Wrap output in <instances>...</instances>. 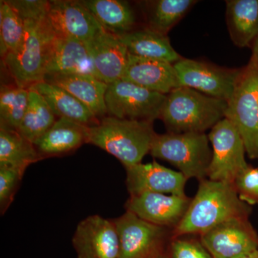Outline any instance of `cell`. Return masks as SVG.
<instances>
[{
    "instance_id": "obj_1",
    "label": "cell",
    "mask_w": 258,
    "mask_h": 258,
    "mask_svg": "<svg viewBox=\"0 0 258 258\" xmlns=\"http://www.w3.org/2000/svg\"><path fill=\"white\" fill-rule=\"evenodd\" d=\"M251 212L250 205L240 200L233 184L204 179L199 181L198 192L173 236L201 235L232 219L249 218Z\"/></svg>"
},
{
    "instance_id": "obj_2",
    "label": "cell",
    "mask_w": 258,
    "mask_h": 258,
    "mask_svg": "<svg viewBox=\"0 0 258 258\" xmlns=\"http://www.w3.org/2000/svg\"><path fill=\"white\" fill-rule=\"evenodd\" d=\"M153 123L105 116L88 127L87 143L101 148L123 166L142 163L150 153L156 135Z\"/></svg>"
},
{
    "instance_id": "obj_3",
    "label": "cell",
    "mask_w": 258,
    "mask_h": 258,
    "mask_svg": "<svg viewBox=\"0 0 258 258\" xmlns=\"http://www.w3.org/2000/svg\"><path fill=\"white\" fill-rule=\"evenodd\" d=\"M227 107L224 100L180 86L166 95L160 118L170 133H205L225 118Z\"/></svg>"
},
{
    "instance_id": "obj_4",
    "label": "cell",
    "mask_w": 258,
    "mask_h": 258,
    "mask_svg": "<svg viewBox=\"0 0 258 258\" xmlns=\"http://www.w3.org/2000/svg\"><path fill=\"white\" fill-rule=\"evenodd\" d=\"M24 21L23 41L16 50L5 56L3 62L17 86L29 88L44 81L56 35L48 16Z\"/></svg>"
},
{
    "instance_id": "obj_5",
    "label": "cell",
    "mask_w": 258,
    "mask_h": 258,
    "mask_svg": "<svg viewBox=\"0 0 258 258\" xmlns=\"http://www.w3.org/2000/svg\"><path fill=\"white\" fill-rule=\"evenodd\" d=\"M208 136L205 133L157 134L150 154L171 163L187 179H208L212 157Z\"/></svg>"
},
{
    "instance_id": "obj_6",
    "label": "cell",
    "mask_w": 258,
    "mask_h": 258,
    "mask_svg": "<svg viewBox=\"0 0 258 258\" xmlns=\"http://www.w3.org/2000/svg\"><path fill=\"white\" fill-rule=\"evenodd\" d=\"M227 103L225 118L240 132L249 159H258V67L250 59Z\"/></svg>"
},
{
    "instance_id": "obj_7",
    "label": "cell",
    "mask_w": 258,
    "mask_h": 258,
    "mask_svg": "<svg viewBox=\"0 0 258 258\" xmlns=\"http://www.w3.org/2000/svg\"><path fill=\"white\" fill-rule=\"evenodd\" d=\"M166 99V95L123 80L108 84L105 97L108 116L151 123L160 118Z\"/></svg>"
},
{
    "instance_id": "obj_8",
    "label": "cell",
    "mask_w": 258,
    "mask_h": 258,
    "mask_svg": "<svg viewBox=\"0 0 258 258\" xmlns=\"http://www.w3.org/2000/svg\"><path fill=\"white\" fill-rule=\"evenodd\" d=\"M120 240L118 258H157L165 252L173 230L154 225L125 211L114 219Z\"/></svg>"
},
{
    "instance_id": "obj_9",
    "label": "cell",
    "mask_w": 258,
    "mask_h": 258,
    "mask_svg": "<svg viewBox=\"0 0 258 258\" xmlns=\"http://www.w3.org/2000/svg\"><path fill=\"white\" fill-rule=\"evenodd\" d=\"M208 138L212 146L208 179L233 184L237 176L249 165L240 132L225 118L211 129Z\"/></svg>"
},
{
    "instance_id": "obj_10",
    "label": "cell",
    "mask_w": 258,
    "mask_h": 258,
    "mask_svg": "<svg viewBox=\"0 0 258 258\" xmlns=\"http://www.w3.org/2000/svg\"><path fill=\"white\" fill-rule=\"evenodd\" d=\"M180 86L192 88L207 96L227 102L241 69H227L206 61L182 58L174 64Z\"/></svg>"
},
{
    "instance_id": "obj_11",
    "label": "cell",
    "mask_w": 258,
    "mask_h": 258,
    "mask_svg": "<svg viewBox=\"0 0 258 258\" xmlns=\"http://www.w3.org/2000/svg\"><path fill=\"white\" fill-rule=\"evenodd\" d=\"M200 237L213 258H238L258 249V235L247 217L232 219Z\"/></svg>"
},
{
    "instance_id": "obj_12",
    "label": "cell",
    "mask_w": 258,
    "mask_h": 258,
    "mask_svg": "<svg viewBox=\"0 0 258 258\" xmlns=\"http://www.w3.org/2000/svg\"><path fill=\"white\" fill-rule=\"evenodd\" d=\"M73 244L78 258H118L120 240L113 220L91 215L77 226Z\"/></svg>"
},
{
    "instance_id": "obj_13",
    "label": "cell",
    "mask_w": 258,
    "mask_h": 258,
    "mask_svg": "<svg viewBox=\"0 0 258 258\" xmlns=\"http://www.w3.org/2000/svg\"><path fill=\"white\" fill-rule=\"evenodd\" d=\"M191 200L186 195L143 193L130 195L125 208L142 220L174 231L184 218Z\"/></svg>"
},
{
    "instance_id": "obj_14",
    "label": "cell",
    "mask_w": 258,
    "mask_h": 258,
    "mask_svg": "<svg viewBox=\"0 0 258 258\" xmlns=\"http://www.w3.org/2000/svg\"><path fill=\"white\" fill-rule=\"evenodd\" d=\"M48 19L56 37L84 44L106 30L81 1H50Z\"/></svg>"
},
{
    "instance_id": "obj_15",
    "label": "cell",
    "mask_w": 258,
    "mask_h": 258,
    "mask_svg": "<svg viewBox=\"0 0 258 258\" xmlns=\"http://www.w3.org/2000/svg\"><path fill=\"white\" fill-rule=\"evenodd\" d=\"M127 189L130 195L162 193L185 196L187 179L179 171H174L154 161L148 164L124 166Z\"/></svg>"
},
{
    "instance_id": "obj_16",
    "label": "cell",
    "mask_w": 258,
    "mask_h": 258,
    "mask_svg": "<svg viewBox=\"0 0 258 258\" xmlns=\"http://www.w3.org/2000/svg\"><path fill=\"white\" fill-rule=\"evenodd\" d=\"M154 92L168 95L180 87L174 64L129 53L121 79Z\"/></svg>"
},
{
    "instance_id": "obj_17",
    "label": "cell",
    "mask_w": 258,
    "mask_h": 258,
    "mask_svg": "<svg viewBox=\"0 0 258 258\" xmlns=\"http://www.w3.org/2000/svg\"><path fill=\"white\" fill-rule=\"evenodd\" d=\"M85 45L89 51L98 79L108 85L121 79L129 52L116 35L104 30Z\"/></svg>"
},
{
    "instance_id": "obj_18",
    "label": "cell",
    "mask_w": 258,
    "mask_h": 258,
    "mask_svg": "<svg viewBox=\"0 0 258 258\" xmlns=\"http://www.w3.org/2000/svg\"><path fill=\"white\" fill-rule=\"evenodd\" d=\"M57 75H88L98 79L89 51L83 42L56 37L45 78Z\"/></svg>"
},
{
    "instance_id": "obj_19",
    "label": "cell",
    "mask_w": 258,
    "mask_h": 258,
    "mask_svg": "<svg viewBox=\"0 0 258 258\" xmlns=\"http://www.w3.org/2000/svg\"><path fill=\"white\" fill-rule=\"evenodd\" d=\"M44 81L62 88L87 107L97 118L107 114L106 93L108 84L88 75L46 76Z\"/></svg>"
},
{
    "instance_id": "obj_20",
    "label": "cell",
    "mask_w": 258,
    "mask_h": 258,
    "mask_svg": "<svg viewBox=\"0 0 258 258\" xmlns=\"http://www.w3.org/2000/svg\"><path fill=\"white\" fill-rule=\"evenodd\" d=\"M88 127L74 120L58 118L34 145L42 159L63 155L87 143Z\"/></svg>"
},
{
    "instance_id": "obj_21",
    "label": "cell",
    "mask_w": 258,
    "mask_h": 258,
    "mask_svg": "<svg viewBox=\"0 0 258 258\" xmlns=\"http://www.w3.org/2000/svg\"><path fill=\"white\" fill-rule=\"evenodd\" d=\"M226 23L236 46L251 47L258 35V0L226 1Z\"/></svg>"
},
{
    "instance_id": "obj_22",
    "label": "cell",
    "mask_w": 258,
    "mask_h": 258,
    "mask_svg": "<svg viewBox=\"0 0 258 258\" xmlns=\"http://www.w3.org/2000/svg\"><path fill=\"white\" fill-rule=\"evenodd\" d=\"M117 37L132 55L166 61L171 64H175L182 58L171 46L167 35L147 28L134 30Z\"/></svg>"
},
{
    "instance_id": "obj_23",
    "label": "cell",
    "mask_w": 258,
    "mask_h": 258,
    "mask_svg": "<svg viewBox=\"0 0 258 258\" xmlns=\"http://www.w3.org/2000/svg\"><path fill=\"white\" fill-rule=\"evenodd\" d=\"M29 88L35 90L43 97L56 117L74 120L86 126H93L99 123L100 120L87 107L62 88L42 81Z\"/></svg>"
},
{
    "instance_id": "obj_24",
    "label": "cell",
    "mask_w": 258,
    "mask_h": 258,
    "mask_svg": "<svg viewBox=\"0 0 258 258\" xmlns=\"http://www.w3.org/2000/svg\"><path fill=\"white\" fill-rule=\"evenodd\" d=\"M107 31L116 36L134 30L137 18L128 2L120 0L81 1Z\"/></svg>"
},
{
    "instance_id": "obj_25",
    "label": "cell",
    "mask_w": 258,
    "mask_h": 258,
    "mask_svg": "<svg viewBox=\"0 0 258 258\" xmlns=\"http://www.w3.org/2000/svg\"><path fill=\"white\" fill-rule=\"evenodd\" d=\"M42 157L31 142L15 129L0 125V165L26 171Z\"/></svg>"
},
{
    "instance_id": "obj_26",
    "label": "cell",
    "mask_w": 258,
    "mask_h": 258,
    "mask_svg": "<svg viewBox=\"0 0 258 258\" xmlns=\"http://www.w3.org/2000/svg\"><path fill=\"white\" fill-rule=\"evenodd\" d=\"M56 120L55 113L43 97L35 90L29 88L28 108L17 130L19 133L34 144L46 133Z\"/></svg>"
},
{
    "instance_id": "obj_27",
    "label": "cell",
    "mask_w": 258,
    "mask_h": 258,
    "mask_svg": "<svg viewBox=\"0 0 258 258\" xmlns=\"http://www.w3.org/2000/svg\"><path fill=\"white\" fill-rule=\"evenodd\" d=\"M195 0H157L147 4V28L167 35L190 9Z\"/></svg>"
},
{
    "instance_id": "obj_28",
    "label": "cell",
    "mask_w": 258,
    "mask_h": 258,
    "mask_svg": "<svg viewBox=\"0 0 258 258\" xmlns=\"http://www.w3.org/2000/svg\"><path fill=\"white\" fill-rule=\"evenodd\" d=\"M29 88L2 86L0 93V125L18 130L28 108Z\"/></svg>"
},
{
    "instance_id": "obj_29",
    "label": "cell",
    "mask_w": 258,
    "mask_h": 258,
    "mask_svg": "<svg viewBox=\"0 0 258 258\" xmlns=\"http://www.w3.org/2000/svg\"><path fill=\"white\" fill-rule=\"evenodd\" d=\"M25 21L6 0L0 1V54L3 59L16 50L25 35Z\"/></svg>"
},
{
    "instance_id": "obj_30",
    "label": "cell",
    "mask_w": 258,
    "mask_h": 258,
    "mask_svg": "<svg viewBox=\"0 0 258 258\" xmlns=\"http://www.w3.org/2000/svg\"><path fill=\"white\" fill-rule=\"evenodd\" d=\"M166 258H213L200 235L172 236L166 246Z\"/></svg>"
},
{
    "instance_id": "obj_31",
    "label": "cell",
    "mask_w": 258,
    "mask_h": 258,
    "mask_svg": "<svg viewBox=\"0 0 258 258\" xmlns=\"http://www.w3.org/2000/svg\"><path fill=\"white\" fill-rule=\"evenodd\" d=\"M25 171L12 166L0 165V210L1 215L9 208Z\"/></svg>"
},
{
    "instance_id": "obj_32",
    "label": "cell",
    "mask_w": 258,
    "mask_h": 258,
    "mask_svg": "<svg viewBox=\"0 0 258 258\" xmlns=\"http://www.w3.org/2000/svg\"><path fill=\"white\" fill-rule=\"evenodd\" d=\"M239 198L249 205H258V168L248 165L233 183Z\"/></svg>"
},
{
    "instance_id": "obj_33",
    "label": "cell",
    "mask_w": 258,
    "mask_h": 258,
    "mask_svg": "<svg viewBox=\"0 0 258 258\" xmlns=\"http://www.w3.org/2000/svg\"><path fill=\"white\" fill-rule=\"evenodd\" d=\"M23 20H38L48 16L50 1L46 0H6Z\"/></svg>"
},
{
    "instance_id": "obj_34",
    "label": "cell",
    "mask_w": 258,
    "mask_h": 258,
    "mask_svg": "<svg viewBox=\"0 0 258 258\" xmlns=\"http://www.w3.org/2000/svg\"><path fill=\"white\" fill-rule=\"evenodd\" d=\"M252 50V55H251L250 60L253 61L254 63L258 67V35L254 39L253 43L250 47Z\"/></svg>"
},
{
    "instance_id": "obj_35",
    "label": "cell",
    "mask_w": 258,
    "mask_h": 258,
    "mask_svg": "<svg viewBox=\"0 0 258 258\" xmlns=\"http://www.w3.org/2000/svg\"><path fill=\"white\" fill-rule=\"evenodd\" d=\"M238 258H258V249L244 254V255L241 256V257Z\"/></svg>"
},
{
    "instance_id": "obj_36",
    "label": "cell",
    "mask_w": 258,
    "mask_h": 258,
    "mask_svg": "<svg viewBox=\"0 0 258 258\" xmlns=\"http://www.w3.org/2000/svg\"><path fill=\"white\" fill-rule=\"evenodd\" d=\"M157 258H166V257H165V255H164V254H162V255L159 256V257H157Z\"/></svg>"
}]
</instances>
